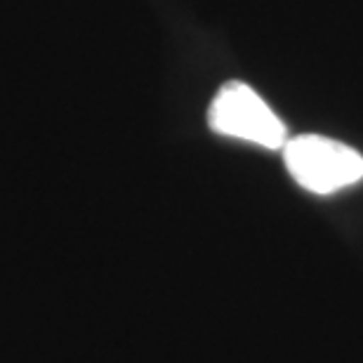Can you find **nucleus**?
I'll use <instances>...</instances> for the list:
<instances>
[{"mask_svg": "<svg viewBox=\"0 0 363 363\" xmlns=\"http://www.w3.org/2000/svg\"><path fill=\"white\" fill-rule=\"evenodd\" d=\"M283 158L297 184L314 194H333L363 179V156L359 151L321 135L288 140Z\"/></svg>", "mask_w": 363, "mask_h": 363, "instance_id": "f257e3e1", "label": "nucleus"}, {"mask_svg": "<svg viewBox=\"0 0 363 363\" xmlns=\"http://www.w3.org/2000/svg\"><path fill=\"white\" fill-rule=\"evenodd\" d=\"M215 133L257 144L264 149H283L288 142L286 125L259 94L241 81L224 83L208 111Z\"/></svg>", "mask_w": 363, "mask_h": 363, "instance_id": "f03ea898", "label": "nucleus"}]
</instances>
